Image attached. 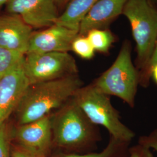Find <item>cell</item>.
Masks as SVG:
<instances>
[{
	"label": "cell",
	"mask_w": 157,
	"mask_h": 157,
	"mask_svg": "<svg viewBox=\"0 0 157 157\" xmlns=\"http://www.w3.org/2000/svg\"><path fill=\"white\" fill-rule=\"evenodd\" d=\"M157 64V41L151 58L147 67L139 75V86L143 88H147L150 84L151 73L152 67Z\"/></svg>",
	"instance_id": "19"
},
{
	"label": "cell",
	"mask_w": 157,
	"mask_h": 157,
	"mask_svg": "<svg viewBox=\"0 0 157 157\" xmlns=\"http://www.w3.org/2000/svg\"><path fill=\"white\" fill-rule=\"evenodd\" d=\"M151 2H154L155 3H157V0H150Z\"/></svg>",
	"instance_id": "26"
},
{
	"label": "cell",
	"mask_w": 157,
	"mask_h": 157,
	"mask_svg": "<svg viewBox=\"0 0 157 157\" xmlns=\"http://www.w3.org/2000/svg\"><path fill=\"white\" fill-rule=\"evenodd\" d=\"M98 1L71 0L56 23L78 31L80 23Z\"/></svg>",
	"instance_id": "13"
},
{
	"label": "cell",
	"mask_w": 157,
	"mask_h": 157,
	"mask_svg": "<svg viewBox=\"0 0 157 157\" xmlns=\"http://www.w3.org/2000/svg\"><path fill=\"white\" fill-rule=\"evenodd\" d=\"M128 0H98L80 23L78 35L86 36L95 29H106L122 13Z\"/></svg>",
	"instance_id": "12"
},
{
	"label": "cell",
	"mask_w": 157,
	"mask_h": 157,
	"mask_svg": "<svg viewBox=\"0 0 157 157\" xmlns=\"http://www.w3.org/2000/svg\"><path fill=\"white\" fill-rule=\"evenodd\" d=\"M138 143L157 152V128L152 130L148 135L141 136L139 138Z\"/></svg>",
	"instance_id": "21"
},
{
	"label": "cell",
	"mask_w": 157,
	"mask_h": 157,
	"mask_svg": "<svg viewBox=\"0 0 157 157\" xmlns=\"http://www.w3.org/2000/svg\"><path fill=\"white\" fill-rule=\"evenodd\" d=\"M122 14L130 22L136 43L135 66L139 75L151 58L157 41V10L150 0H128Z\"/></svg>",
	"instance_id": "4"
},
{
	"label": "cell",
	"mask_w": 157,
	"mask_h": 157,
	"mask_svg": "<svg viewBox=\"0 0 157 157\" xmlns=\"http://www.w3.org/2000/svg\"><path fill=\"white\" fill-rule=\"evenodd\" d=\"M54 1L59 9L65 8L71 0H54Z\"/></svg>",
	"instance_id": "23"
},
{
	"label": "cell",
	"mask_w": 157,
	"mask_h": 157,
	"mask_svg": "<svg viewBox=\"0 0 157 157\" xmlns=\"http://www.w3.org/2000/svg\"><path fill=\"white\" fill-rule=\"evenodd\" d=\"M9 0H0V9L3 6H6V3L8 2Z\"/></svg>",
	"instance_id": "25"
},
{
	"label": "cell",
	"mask_w": 157,
	"mask_h": 157,
	"mask_svg": "<svg viewBox=\"0 0 157 157\" xmlns=\"http://www.w3.org/2000/svg\"><path fill=\"white\" fill-rule=\"evenodd\" d=\"M86 36L95 51L104 54L109 51L115 41L114 35L107 29H92Z\"/></svg>",
	"instance_id": "15"
},
{
	"label": "cell",
	"mask_w": 157,
	"mask_h": 157,
	"mask_svg": "<svg viewBox=\"0 0 157 157\" xmlns=\"http://www.w3.org/2000/svg\"><path fill=\"white\" fill-rule=\"evenodd\" d=\"M131 142L116 139L110 136L109 141L101 152H92L86 154H72L61 157H129V150Z\"/></svg>",
	"instance_id": "14"
},
{
	"label": "cell",
	"mask_w": 157,
	"mask_h": 157,
	"mask_svg": "<svg viewBox=\"0 0 157 157\" xmlns=\"http://www.w3.org/2000/svg\"><path fill=\"white\" fill-rule=\"evenodd\" d=\"M129 157H154L151 149L137 143L135 146H130Z\"/></svg>",
	"instance_id": "20"
},
{
	"label": "cell",
	"mask_w": 157,
	"mask_h": 157,
	"mask_svg": "<svg viewBox=\"0 0 157 157\" xmlns=\"http://www.w3.org/2000/svg\"><path fill=\"white\" fill-rule=\"evenodd\" d=\"M151 78L157 84V64L152 67L151 73Z\"/></svg>",
	"instance_id": "24"
},
{
	"label": "cell",
	"mask_w": 157,
	"mask_h": 157,
	"mask_svg": "<svg viewBox=\"0 0 157 157\" xmlns=\"http://www.w3.org/2000/svg\"><path fill=\"white\" fill-rule=\"evenodd\" d=\"M95 126L72 99L51 119L52 141L61 148L92 152L100 140Z\"/></svg>",
	"instance_id": "2"
},
{
	"label": "cell",
	"mask_w": 157,
	"mask_h": 157,
	"mask_svg": "<svg viewBox=\"0 0 157 157\" xmlns=\"http://www.w3.org/2000/svg\"><path fill=\"white\" fill-rule=\"evenodd\" d=\"M72 98L90 122L104 127L110 136L129 142L135 137V132L122 122L119 113L112 105L109 97L93 84L79 88Z\"/></svg>",
	"instance_id": "5"
},
{
	"label": "cell",
	"mask_w": 157,
	"mask_h": 157,
	"mask_svg": "<svg viewBox=\"0 0 157 157\" xmlns=\"http://www.w3.org/2000/svg\"><path fill=\"white\" fill-rule=\"evenodd\" d=\"M33 28L17 15H0V47L25 55Z\"/></svg>",
	"instance_id": "11"
},
{
	"label": "cell",
	"mask_w": 157,
	"mask_h": 157,
	"mask_svg": "<svg viewBox=\"0 0 157 157\" xmlns=\"http://www.w3.org/2000/svg\"><path fill=\"white\" fill-rule=\"evenodd\" d=\"M11 132L6 124L0 126V157H11Z\"/></svg>",
	"instance_id": "18"
},
{
	"label": "cell",
	"mask_w": 157,
	"mask_h": 157,
	"mask_svg": "<svg viewBox=\"0 0 157 157\" xmlns=\"http://www.w3.org/2000/svg\"><path fill=\"white\" fill-rule=\"evenodd\" d=\"M23 59L0 78V126L15 111L30 85L25 73Z\"/></svg>",
	"instance_id": "9"
},
{
	"label": "cell",
	"mask_w": 157,
	"mask_h": 157,
	"mask_svg": "<svg viewBox=\"0 0 157 157\" xmlns=\"http://www.w3.org/2000/svg\"><path fill=\"white\" fill-rule=\"evenodd\" d=\"M139 78V72L132 60L131 43L126 40L112 65L92 84L103 94L116 96L133 108Z\"/></svg>",
	"instance_id": "3"
},
{
	"label": "cell",
	"mask_w": 157,
	"mask_h": 157,
	"mask_svg": "<svg viewBox=\"0 0 157 157\" xmlns=\"http://www.w3.org/2000/svg\"><path fill=\"white\" fill-rule=\"evenodd\" d=\"M8 13L17 15L32 28H47L54 25L59 16L54 0H9Z\"/></svg>",
	"instance_id": "7"
},
{
	"label": "cell",
	"mask_w": 157,
	"mask_h": 157,
	"mask_svg": "<svg viewBox=\"0 0 157 157\" xmlns=\"http://www.w3.org/2000/svg\"><path fill=\"white\" fill-rule=\"evenodd\" d=\"M25 55L0 47V78L21 62Z\"/></svg>",
	"instance_id": "16"
},
{
	"label": "cell",
	"mask_w": 157,
	"mask_h": 157,
	"mask_svg": "<svg viewBox=\"0 0 157 157\" xmlns=\"http://www.w3.org/2000/svg\"><path fill=\"white\" fill-rule=\"evenodd\" d=\"M23 67L29 84L76 75L78 72L75 59L67 52L26 53Z\"/></svg>",
	"instance_id": "6"
},
{
	"label": "cell",
	"mask_w": 157,
	"mask_h": 157,
	"mask_svg": "<svg viewBox=\"0 0 157 157\" xmlns=\"http://www.w3.org/2000/svg\"><path fill=\"white\" fill-rule=\"evenodd\" d=\"M71 50L85 59L93 58L95 51L86 36L80 35H78L73 40Z\"/></svg>",
	"instance_id": "17"
},
{
	"label": "cell",
	"mask_w": 157,
	"mask_h": 157,
	"mask_svg": "<svg viewBox=\"0 0 157 157\" xmlns=\"http://www.w3.org/2000/svg\"><path fill=\"white\" fill-rule=\"evenodd\" d=\"M15 145L48 156L52 143L51 119L48 115L28 124L19 125L11 132Z\"/></svg>",
	"instance_id": "8"
},
{
	"label": "cell",
	"mask_w": 157,
	"mask_h": 157,
	"mask_svg": "<svg viewBox=\"0 0 157 157\" xmlns=\"http://www.w3.org/2000/svg\"><path fill=\"white\" fill-rule=\"evenodd\" d=\"M78 30L55 23L43 30L33 32L30 37L28 52H67L71 51Z\"/></svg>",
	"instance_id": "10"
},
{
	"label": "cell",
	"mask_w": 157,
	"mask_h": 157,
	"mask_svg": "<svg viewBox=\"0 0 157 157\" xmlns=\"http://www.w3.org/2000/svg\"><path fill=\"white\" fill-rule=\"evenodd\" d=\"M11 157H48L47 155L29 151L15 144H11Z\"/></svg>",
	"instance_id": "22"
},
{
	"label": "cell",
	"mask_w": 157,
	"mask_h": 157,
	"mask_svg": "<svg viewBox=\"0 0 157 157\" xmlns=\"http://www.w3.org/2000/svg\"><path fill=\"white\" fill-rule=\"evenodd\" d=\"M82 86L78 75L30 84L15 111L18 124H28L48 116L72 98Z\"/></svg>",
	"instance_id": "1"
}]
</instances>
